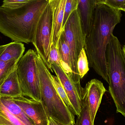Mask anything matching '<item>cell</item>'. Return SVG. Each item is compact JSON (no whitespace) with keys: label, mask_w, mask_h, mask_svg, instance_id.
Instances as JSON below:
<instances>
[{"label":"cell","mask_w":125,"mask_h":125,"mask_svg":"<svg viewBox=\"0 0 125 125\" xmlns=\"http://www.w3.org/2000/svg\"><path fill=\"white\" fill-rule=\"evenodd\" d=\"M121 11L105 3H97L91 30L85 37L84 48L89 65L108 83L106 49L115 28L121 21Z\"/></svg>","instance_id":"cell-1"},{"label":"cell","mask_w":125,"mask_h":125,"mask_svg":"<svg viewBox=\"0 0 125 125\" xmlns=\"http://www.w3.org/2000/svg\"><path fill=\"white\" fill-rule=\"evenodd\" d=\"M49 0H29L15 7L0 6V32L12 41L32 43Z\"/></svg>","instance_id":"cell-2"},{"label":"cell","mask_w":125,"mask_h":125,"mask_svg":"<svg viewBox=\"0 0 125 125\" xmlns=\"http://www.w3.org/2000/svg\"><path fill=\"white\" fill-rule=\"evenodd\" d=\"M106 61L109 91L117 113L125 117V56L120 42L112 34L107 45Z\"/></svg>","instance_id":"cell-3"},{"label":"cell","mask_w":125,"mask_h":125,"mask_svg":"<svg viewBox=\"0 0 125 125\" xmlns=\"http://www.w3.org/2000/svg\"><path fill=\"white\" fill-rule=\"evenodd\" d=\"M36 61L40 82L41 101L48 117L64 125L71 123H75L74 115L57 92L52 79V74L39 54Z\"/></svg>","instance_id":"cell-4"},{"label":"cell","mask_w":125,"mask_h":125,"mask_svg":"<svg viewBox=\"0 0 125 125\" xmlns=\"http://www.w3.org/2000/svg\"><path fill=\"white\" fill-rule=\"evenodd\" d=\"M37 54L33 50L28 51L17 65L18 80L23 95L41 101L40 82L37 64Z\"/></svg>","instance_id":"cell-5"},{"label":"cell","mask_w":125,"mask_h":125,"mask_svg":"<svg viewBox=\"0 0 125 125\" xmlns=\"http://www.w3.org/2000/svg\"><path fill=\"white\" fill-rule=\"evenodd\" d=\"M61 34L63 35L70 48L73 81L81 87L77 62L79 55L84 47L85 37L77 9L73 12L68 18Z\"/></svg>","instance_id":"cell-6"},{"label":"cell","mask_w":125,"mask_h":125,"mask_svg":"<svg viewBox=\"0 0 125 125\" xmlns=\"http://www.w3.org/2000/svg\"><path fill=\"white\" fill-rule=\"evenodd\" d=\"M53 27L52 13L49 3L39 21L32 43L47 67L52 45Z\"/></svg>","instance_id":"cell-7"},{"label":"cell","mask_w":125,"mask_h":125,"mask_svg":"<svg viewBox=\"0 0 125 125\" xmlns=\"http://www.w3.org/2000/svg\"><path fill=\"white\" fill-rule=\"evenodd\" d=\"M51 68L64 87L68 99L74 109L75 115L78 117L82 109L81 92L83 88L78 86L71 81L61 66L53 63L51 65Z\"/></svg>","instance_id":"cell-8"},{"label":"cell","mask_w":125,"mask_h":125,"mask_svg":"<svg viewBox=\"0 0 125 125\" xmlns=\"http://www.w3.org/2000/svg\"><path fill=\"white\" fill-rule=\"evenodd\" d=\"M106 90L103 83L96 79L87 82L82 90L81 96L86 99L89 104L91 119L94 124L95 118L102 98Z\"/></svg>","instance_id":"cell-9"},{"label":"cell","mask_w":125,"mask_h":125,"mask_svg":"<svg viewBox=\"0 0 125 125\" xmlns=\"http://www.w3.org/2000/svg\"><path fill=\"white\" fill-rule=\"evenodd\" d=\"M12 98L35 125H48V117L41 101L23 95Z\"/></svg>","instance_id":"cell-10"},{"label":"cell","mask_w":125,"mask_h":125,"mask_svg":"<svg viewBox=\"0 0 125 125\" xmlns=\"http://www.w3.org/2000/svg\"><path fill=\"white\" fill-rule=\"evenodd\" d=\"M66 0H49L52 13L53 27L52 44L58 48V43L62 29Z\"/></svg>","instance_id":"cell-11"},{"label":"cell","mask_w":125,"mask_h":125,"mask_svg":"<svg viewBox=\"0 0 125 125\" xmlns=\"http://www.w3.org/2000/svg\"><path fill=\"white\" fill-rule=\"evenodd\" d=\"M77 8L84 37L89 34L91 30L93 16L97 0H78Z\"/></svg>","instance_id":"cell-12"},{"label":"cell","mask_w":125,"mask_h":125,"mask_svg":"<svg viewBox=\"0 0 125 125\" xmlns=\"http://www.w3.org/2000/svg\"><path fill=\"white\" fill-rule=\"evenodd\" d=\"M22 95L16 66L0 86V97L16 98Z\"/></svg>","instance_id":"cell-13"},{"label":"cell","mask_w":125,"mask_h":125,"mask_svg":"<svg viewBox=\"0 0 125 125\" xmlns=\"http://www.w3.org/2000/svg\"><path fill=\"white\" fill-rule=\"evenodd\" d=\"M24 44L14 42L0 45V61L7 62L12 60L19 61L25 51Z\"/></svg>","instance_id":"cell-14"},{"label":"cell","mask_w":125,"mask_h":125,"mask_svg":"<svg viewBox=\"0 0 125 125\" xmlns=\"http://www.w3.org/2000/svg\"><path fill=\"white\" fill-rule=\"evenodd\" d=\"M0 103L11 114L27 125H35L12 98L0 97Z\"/></svg>","instance_id":"cell-15"},{"label":"cell","mask_w":125,"mask_h":125,"mask_svg":"<svg viewBox=\"0 0 125 125\" xmlns=\"http://www.w3.org/2000/svg\"><path fill=\"white\" fill-rule=\"evenodd\" d=\"M58 49L61 59V67L73 81L70 48L64 36L62 34L59 42Z\"/></svg>","instance_id":"cell-16"},{"label":"cell","mask_w":125,"mask_h":125,"mask_svg":"<svg viewBox=\"0 0 125 125\" xmlns=\"http://www.w3.org/2000/svg\"><path fill=\"white\" fill-rule=\"evenodd\" d=\"M82 106L80 115L78 117L75 125H94L91 119L88 102L86 98H82Z\"/></svg>","instance_id":"cell-17"},{"label":"cell","mask_w":125,"mask_h":125,"mask_svg":"<svg viewBox=\"0 0 125 125\" xmlns=\"http://www.w3.org/2000/svg\"><path fill=\"white\" fill-rule=\"evenodd\" d=\"M0 125H27L9 113L0 103Z\"/></svg>","instance_id":"cell-18"},{"label":"cell","mask_w":125,"mask_h":125,"mask_svg":"<svg viewBox=\"0 0 125 125\" xmlns=\"http://www.w3.org/2000/svg\"><path fill=\"white\" fill-rule=\"evenodd\" d=\"M18 61L14 59L7 62L0 61V86L16 67Z\"/></svg>","instance_id":"cell-19"},{"label":"cell","mask_w":125,"mask_h":125,"mask_svg":"<svg viewBox=\"0 0 125 125\" xmlns=\"http://www.w3.org/2000/svg\"><path fill=\"white\" fill-rule=\"evenodd\" d=\"M52 78L53 84L55 87L57 92L65 104L68 108L73 114L75 115L74 109L67 95L62 86L61 83L57 76L52 75Z\"/></svg>","instance_id":"cell-20"},{"label":"cell","mask_w":125,"mask_h":125,"mask_svg":"<svg viewBox=\"0 0 125 125\" xmlns=\"http://www.w3.org/2000/svg\"><path fill=\"white\" fill-rule=\"evenodd\" d=\"M78 70L81 79L89 71V62L85 49L83 48L78 56Z\"/></svg>","instance_id":"cell-21"},{"label":"cell","mask_w":125,"mask_h":125,"mask_svg":"<svg viewBox=\"0 0 125 125\" xmlns=\"http://www.w3.org/2000/svg\"><path fill=\"white\" fill-rule=\"evenodd\" d=\"M61 59L58 48L55 47L52 44L51 45L50 51L48 57V65L47 67L49 70L52 71L51 65L55 63L59 66H61Z\"/></svg>","instance_id":"cell-22"},{"label":"cell","mask_w":125,"mask_h":125,"mask_svg":"<svg viewBox=\"0 0 125 125\" xmlns=\"http://www.w3.org/2000/svg\"><path fill=\"white\" fill-rule=\"evenodd\" d=\"M78 6V0H66L62 28L71 14L74 10L77 9Z\"/></svg>","instance_id":"cell-23"},{"label":"cell","mask_w":125,"mask_h":125,"mask_svg":"<svg viewBox=\"0 0 125 125\" xmlns=\"http://www.w3.org/2000/svg\"><path fill=\"white\" fill-rule=\"evenodd\" d=\"M29 0H3L1 6L3 7H13L17 6Z\"/></svg>","instance_id":"cell-24"},{"label":"cell","mask_w":125,"mask_h":125,"mask_svg":"<svg viewBox=\"0 0 125 125\" xmlns=\"http://www.w3.org/2000/svg\"><path fill=\"white\" fill-rule=\"evenodd\" d=\"M109 6L120 10L125 4V0H105V3Z\"/></svg>","instance_id":"cell-25"},{"label":"cell","mask_w":125,"mask_h":125,"mask_svg":"<svg viewBox=\"0 0 125 125\" xmlns=\"http://www.w3.org/2000/svg\"><path fill=\"white\" fill-rule=\"evenodd\" d=\"M48 125H64L58 121L52 119L51 117H48Z\"/></svg>","instance_id":"cell-26"},{"label":"cell","mask_w":125,"mask_h":125,"mask_svg":"<svg viewBox=\"0 0 125 125\" xmlns=\"http://www.w3.org/2000/svg\"><path fill=\"white\" fill-rule=\"evenodd\" d=\"M98 3H105V0H97Z\"/></svg>","instance_id":"cell-27"},{"label":"cell","mask_w":125,"mask_h":125,"mask_svg":"<svg viewBox=\"0 0 125 125\" xmlns=\"http://www.w3.org/2000/svg\"><path fill=\"white\" fill-rule=\"evenodd\" d=\"M120 10H121L122 11H124L125 12V4L123 7H122V8H121Z\"/></svg>","instance_id":"cell-28"},{"label":"cell","mask_w":125,"mask_h":125,"mask_svg":"<svg viewBox=\"0 0 125 125\" xmlns=\"http://www.w3.org/2000/svg\"><path fill=\"white\" fill-rule=\"evenodd\" d=\"M123 52H124V54H125V44L124 45V46L123 47Z\"/></svg>","instance_id":"cell-29"},{"label":"cell","mask_w":125,"mask_h":125,"mask_svg":"<svg viewBox=\"0 0 125 125\" xmlns=\"http://www.w3.org/2000/svg\"><path fill=\"white\" fill-rule=\"evenodd\" d=\"M68 125H75V123H70V124Z\"/></svg>","instance_id":"cell-30"}]
</instances>
